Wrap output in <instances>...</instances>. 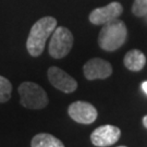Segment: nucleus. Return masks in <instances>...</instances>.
<instances>
[{"mask_svg": "<svg viewBox=\"0 0 147 147\" xmlns=\"http://www.w3.org/2000/svg\"><path fill=\"white\" fill-rule=\"evenodd\" d=\"M57 27V20L53 16H44L32 26L26 40L28 53L33 57H39L45 49L48 37Z\"/></svg>", "mask_w": 147, "mask_h": 147, "instance_id": "obj_1", "label": "nucleus"}, {"mask_svg": "<svg viewBox=\"0 0 147 147\" xmlns=\"http://www.w3.org/2000/svg\"><path fill=\"white\" fill-rule=\"evenodd\" d=\"M127 30L124 22L115 19L104 24L98 36V44L106 51H115L126 40Z\"/></svg>", "mask_w": 147, "mask_h": 147, "instance_id": "obj_2", "label": "nucleus"}, {"mask_svg": "<svg viewBox=\"0 0 147 147\" xmlns=\"http://www.w3.org/2000/svg\"><path fill=\"white\" fill-rule=\"evenodd\" d=\"M18 92L20 94V104L27 109H42L48 105L47 93L34 82H23Z\"/></svg>", "mask_w": 147, "mask_h": 147, "instance_id": "obj_3", "label": "nucleus"}, {"mask_svg": "<svg viewBox=\"0 0 147 147\" xmlns=\"http://www.w3.org/2000/svg\"><path fill=\"white\" fill-rule=\"evenodd\" d=\"M73 40V35L69 28L63 26L56 27L49 42V55L55 59L65 57L72 49Z\"/></svg>", "mask_w": 147, "mask_h": 147, "instance_id": "obj_4", "label": "nucleus"}, {"mask_svg": "<svg viewBox=\"0 0 147 147\" xmlns=\"http://www.w3.org/2000/svg\"><path fill=\"white\" fill-rule=\"evenodd\" d=\"M70 118L81 124H90L96 121L98 112L94 106L86 101H75L69 106Z\"/></svg>", "mask_w": 147, "mask_h": 147, "instance_id": "obj_5", "label": "nucleus"}, {"mask_svg": "<svg viewBox=\"0 0 147 147\" xmlns=\"http://www.w3.org/2000/svg\"><path fill=\"white\" fill-rule=\"evenodd\" d=\"M47 76L53 87L63 93H73L78 88L76 81L60 68L50 67L47 71Z\"/></svg>", "mask_w": 147, "mask_h": 147, "instance_id": "obj_6", "label": "nucleus"}, {"mask_svg": "<svg viewBox=\"0 0 147 147\" xmlns=\"http://www.w3.org/2000/svg\"><path fill=\"white\" fill-rule=\"evenodd\" d=\"M123 12V7L119 2H111L109 5L97 8L90 12L89 21L95 25H104L108 22L118 19Z\"/></svg>", "mask_w": 147, "mask_h": 147, "instance_id": "obj_7", "label": "nucleus"}, {"mask_svg": "<svg viewBox=\"0 0 147 147\" xmlns=\"http://www.w3.org/2000/svg\"><path fill=\"white\" fill-rule=\"evenodd\" d=\"M121 136V131L118 126L106 124L99 126L90 135V141L95 146L106 147L119 141Z\"/></svg>", "mask_w": 147, "mask_h": 147, "instance_id": "obj_8", "label": "nucleus"}, {"mask_svg": "<svg viewBox=\"0 0 147 147\" xmlns=\"http://www.w3.org/2000/svg\"><path fill=\"white\" fill-rule=\"evenodd\" d=\"M83 71L85 78L89 81L104 80L109 78L112 74V67L110 63L104 59L94 58L85 63Z\"/></svg>", "mask_w": 147, "mask_h": 147, "instance_id": "obj_9", "label": "nucleus"}, {"mask_svg": "<svg viewBox=\"0 0 147 147\" xmlns=\"http://www.w3.org/2000/svg\"><path fill=\"white\" fill-rule=\"evenodd\" d=\"M123 63L125 68L129 69L130 71L138 72L144 68L146 63V57L141 50L133 49V50H130L129 53H126L123 59Z\"/></svg>", "mask_w": 147, "mask_h": 147, "instance_id": "obj_10", "label": "nucleus"}, {"mask_svg": "<svg viewBox=\"0 0 147 147\" xmlns=\"http://www.w3.org/2000/svg\"><path fill=\"white\" fill-rule=\"evenodd\" d=\"M32 147H64L63 143L49 133H39L33 137Z\"/></svg>", "mask_w": 147, "mask_h": 147, "instance_id": "obj_11", "label": "nucleus"}, {"mask_svg": "<svg viewBox=\"0 0 147 147\" xmlns=\"http://www.w3.org/2000/svg\"><path fill=\"white\" fill-rule=\"evenodd\" d=\"M12 84L8 79L0 75V102H7L11 98Z\"/></svg>", "mask_w": 147, "mask_h": 147, "instance_id": "obj_12", "label": "nucleus"}, {"mask_svg": "<svg viewBox=\"0 0 147 147\" xmlns=\"http://www.w3.org/2000/svg\"><path fill=\"white\" fill-rule=\"evenodd\" d=\"M132 12L136 16H145L147 14V0H134Z\"/></svg>", "mask_w": 147, "mask_h": 147, "instance_id": "obj_13", "label": "nucleus"}, {"mask_svg": "<svg viewBox=\"0 0 147 147\" xmlns=\"http://www.w3.org/2000/svg\"><path fill=\"white\" fill-rule=\"evenodd\" d=\"M142 88H143V90H144V93H145V94L147 95V81H145V82H143Z\"/></svg>", "mask_w": 147, "mask_h": 147, "instance_id": "obj_14", "label": "nucleus"}, {"mask_svg": "<svg viewBox=\"0 0 147 147\" xmlns=\"http://www.w3.org/2000/svg\"><path fill=\"white\" fill-rule=\"evenodd\" d=\"M143 124H144V126L147 129V116H145L143 118Z\"/></svg>", "mask_w": 147, "mask_h": 147, "instance_id": "obj_15", "label": "nucleus"}, {"mask_svg": "<svg viewBox=\"0 0 147 147\" xmlns=\"http://www.w3.org/2000/svg\"><path fill=\"white\" fill-rule=\"evenodd\" d=\"M146 16V22H147V14H146V16Z\"/></svg>", "mask_w": 147, "mask_h": 147, "instance_id": "obj_16", "label": "nucleus"}, {"mask_svg": "<svg viewBox=\"0 0 147 147\" xmlns=\"http://www.w3.org/2000/svg\"><path fill=\"white\" fill-rule=\"evenodd\" d=\"M119 147H125V146H119Z\"/></svg>", "mask_w": 147, "mask_h": 147, "instance_id": "obj_17", "label": "nucleus"}]
</instances>
